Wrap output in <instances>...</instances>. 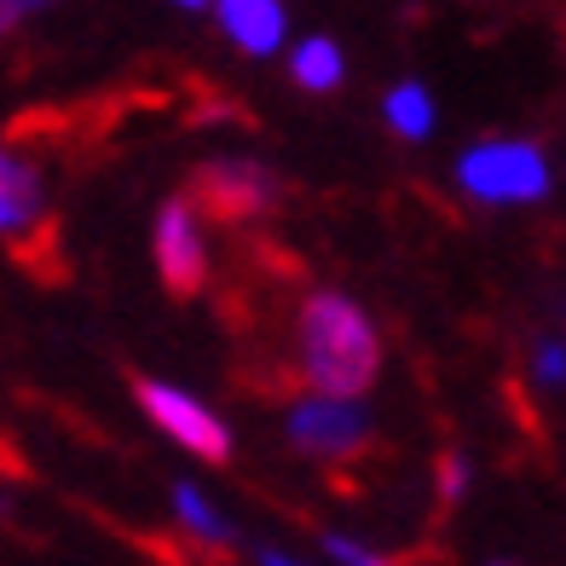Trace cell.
Segmentation results:
<instances>
[{
    "label": "cell",
    "instance_id": "17",
    "mask_svg": "<svg viewBox=\"0 0 566 566\" xmlns=\"http://www.w3.org/2000/svg\"><path fill=\"white\" fill-rule=\"evenodd\" d=\"M174 7H186V12H202V7H209V0H174Z\"/></svg>",
    "mask_w": 566,
    "mask_h": 566
},
{
    "label": "cell",
    "instance_id": "3",
    "mask_svg": "<svg viewBox=\"0 0 566 566\" xmlns=\"http://www.w3.org/2000/svg\"><path fill=\"white\" fill-rule=\"evenodd\" d=\"M457 186L474 202H537L549 197V157L532 139H480L457 157Z\"/></svg>",
    "mask_w": 566,
    "mask_h": 566
},
{
    "label": "cell",
    "instance_id": "6",
    "mask_svg": "<svg viewBox=\"0 0 566 566\" xmlns=\"http://www.w3.org/2000/svg\"><path fill=\"white\" fill-rule=\"evenodd\" d=\"M150 254H157V272H163L174 301L202 295V283H209V238H202V214H197V202L186 191L168 197L157 209V226H150Z\"/></svg>",
    "mask_w": 566,
    "mask_h": 566
},
{
    "label": "cell",
    "instance_id": "18",
    "mask_svg": "<svg viewBox=\"0 0 566 566\" xmlns=\"http://www.w3.org/2000/svg\"><path fill=\"white\" fill-rule=\"evenodd\" d=\"M492 566H514V560H492Z\"/></svg>",
    "mask_w": 566,
    "mask_h": 566
},
{
    "label": "cell",
    "instance_id": "12",
    "mask_svg": "<svg viewBox=\"0 0 566 566\" xmlns=\"http://www.w3.org/2000/svg\"><path fill=\"white\" fill-rule=\"evenodd\" d=\"M318 549L336 560V566H405V560H394V555H381V549H370V544H358V537H347V532H324V537H318Z\"/></svg>",
    "mask_w": 566,
    "mask_h": 566
},
{
    "label": "cell",
    "instance_id": "4",
    "mask_svg": "<svg viewBox=\"0 0 566 566\" xmlns=\"http://www.w3.org/2000/svg\"><path fill=\"white\" fill-rule=\"evenodd\" d=\"M186 197L197 202V214H209L220 226H249L277 209L283 179H277V168L254 163V157H214V163L191 168Z\"/></svg>",
    "mask_w": 566,
    "mask_h": 566
},
{
    "label": "cell",
    "instance_id": "9",
    "mask_svg": "<svg viewBox=\"0 0 566 566\" xmlns=\"http://www.w3.org/2000/svg\"><path fill=\"white\" fill-rule=\"evenodd\" d=\"M174 521H179V532H186L191 544H202V555H209V560L238 549V526H231L226 514H220L209 497H202L191 480H179V485H174Z\"/></svg>",
    "mask_w": 566,
    "mask_h": 566
},
{
    "label": "cell",
    "instance_id": "11",
    "mask_svg": "<svg viewBox=\"0 0 566 566\" xmlns=\"http://www.w3.org/2000/svg\"><path fill=\"white\" fill-rule=\"evenodd\" d=\"M381 122L394 127L405 145H422L433 134V93L422 82H399L381 93Z\"/></svg>",
    "mask_w": 566,
    "mask_h": 566
},
{
    "label": "cell",
    "instance_id": "14",
    "mask_svg": "<svg viewBox=\"0 0 566 566\" xmlns=\"http://www.w3.org/2000/svg\"><path fill=\"white\" fill-rule=\"evenodd\" d=\"M433 474H440V480H433V485H440V509H457L462 492H469V457L446 451L440 462H433Z\"/></svg>",
    "mask_w": 566,
    "mask_h": 566
},
{
    "label": "cell",
    "instance_id": "1",
    "mask_svg": "<svg viewBox=\"0 0 566 566\" xmlns=\"http://www.w3.org/2000/svg\"><path fill=\"white\" fill-rule=\"evenodd\" d=\"M295 370L313 394L365 399L381 376L376 318L342 290H306L295 306Z\"/></svg>",
    "mask_w": 566,
    "mask_h": 566
},
{
    "label": "cell",
    "instance_id": "10",
    "mask_svg": "<svg viewBox=\"0 0 566 566\" xmlns=\"http://www.w3.org/2000/svg\"><path fill=\"white\" fill-rule=\"evenodd\" d=\"M290 82L301 93H336L347 82V59L329 35H306L290 46Z\"/></svg>",
    "mask_w": 566,
    "mask_h": 566
},
{
    "label": "cell",
    "instance_id": "7",
    "mask_svg": "<svg viewBox=\"0 0 566 566\" xmlns=\"http://www.w3.org/2000/svg\"><path fill=\"white\" fill-rule=\"evenodd\" d=\"M41 226H53V202H46V174L41 163L18 157L12 145H0V238L23 243Z\"/></svg>",
    "mask_w": 566,
    "mask_h": 566
},
{
    "label": "cell",
    "instance_id": "15",
    "mask_svg": "<svg viewBox=\"0 0 566 566\" xmlns=\"http://www.w3.org/2000/svg\"><path fill=\"white\" fill-rule=\"evenodd\" d=\"M46 7H59V0H0V41H7L23 18H35V12H46Z\"/></svg>",
    "mask_w": 566,
    "mask_h": 566
},
{
    "label": "cell",
    "instance_id": "2",
    "mask_svg": "<svg viewBox=\"0 0 566 566\" xmlns=\"http://www.w3.org/2000/svg\"><path fill=\"white\" fill-rule=\"evenodd\" d=\"M283 440H290L306 462L342 469L358 462L376 446V422L358 399H336V394H301L283 405Z\"/></svg>",
    "mask_w": 566,
    "mask_h": 566
},
{
    "label": "cell",
    "instance_id": "8",
    "mask_svg": "<svg viewBox=\"0 0 566 566\" xmlns=\"http://www.w3.org/2000/svg\"><path fill=\"white\" fill-rule=\"evenodd\" d=\"M220 18V35L249 59H272L290 35V7L283 0H209Z\"/></svg>",
    "mask_w": 566,
    "mask_h": 566
},
{
    "label": "cell",
    "instance_id": "16",
    "mask_svg": "<svg viewBox=\"0 0 566 566\" xmlns=\"http://www.w3.org/2000/svg\"><path fill=\"white\" fill-rule=\"evenodd\" d=\"M249 555H254V566H301V560H290V555H277V549H266V544H254Z\"/></svg>",
    "mask_w": 566,
    "mask_h": 566
},
{
    "label": "cell",
    "instance_id": "13",
    "mask_svg": "<svg viewBox=\"0 0 566 566\" xmlns=\"http://www.w3.org/2000/svg\"><path fill=\"white\" fill-rule=\"evenodd\" d=\"M532 381L537 388H566V342L560 336L532 342Z\"/></svg>",
    "mask_w": 566,
    "mask_h": 566
},
{
    "label": "cell",
    "instance_id": "5",
    "mask_svg": "<svg viewBox=\"0 0 566 566\" xmlns=\"http://www.w3.org/2000/svg\"><path fill=\"white\" fill-rule=\"evenodd\" d=\"M134 399L150 422H157L168 440L197 457V462H209V469H226L231 451H238V440H231V428L214 417L209 405H202L197 394L186 388H174V381H157V376H134Z\"/></svg>",
    "mask_w": 566,
    "mask_h": 566
}]
</instances>
